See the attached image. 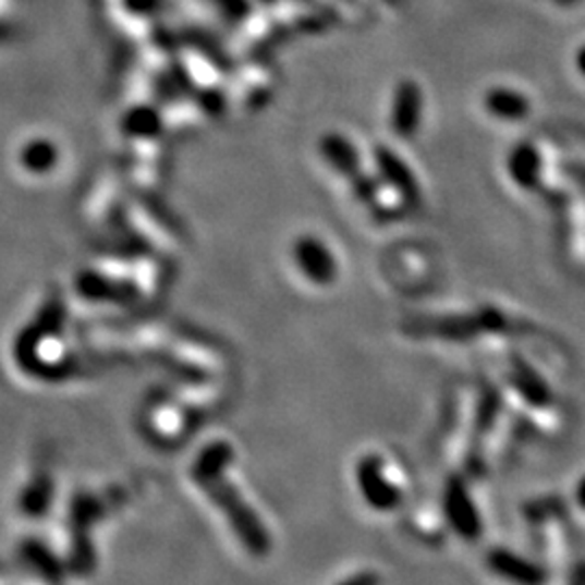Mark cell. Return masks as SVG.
<instances>
[{
	"label": "cell",
	"mask_w": 585,
	"mask_h": 585,
	"mask_svg": "<svg viewBox=\"0 0 585 585\" xmlns=\"http://www.w3.org/2000/svg\"><path fill=\"white\" fill-rule=\"evenodd\" d=\"M527 525L534 529L540 551L545 553L547 566L558 569L564 575L582 558L575 556L573 525L569 519V508L560 497H540L527 501L523 508Z\"/></svg>",
	"instance_id": "obj_3"
},
{
	"label": "cell",
	"mask_w": 585,
	"mask_h": 585,
	"mask_svg": "<svg viewBox=\"0 0 585 585\" xmlns=\"http://www.w3.org/2000/svg\"><path fill=\"white\" fill-rule=\"evenodd\" d=\"M208 2L215 7V11L226 22H232V24L243 22L249 15V11H252L249 0H208Z\"/></svg>",
	"instance_id": "obj_17"
},
{
	"label": "cell",
	"mask_w": 585,
	"mask_h": 585,
	"mask_svg": "<svg viewBox=\"0 0 585 585\" xmlns=\"http://www.w3.org/2000/svg\"><path fill=\"white\" fill-rule=\"evenodd\" d=\"M356 484L365 503L376 512H394L405 501V492L392 475L389 462L378 453L361 458L356 466Z\"/></svg>",
	"instance_id": "obj_6"
},
{
	"label": "cell",
	"mask_w": 585,
	"mask_h": 585,
	"mask_svg": "<svg viewBox=\"0 0 585 585\" xmlns=\"http://www.w3.org/2000/svg\"><path fill=\"white\" fill-rule=\"evenodd\" d=\"M374 161L385 185L405 206H416L421 202V187H418L416 176L394 150H390L387 146H378L374 150Z\"/></svg>",
	"instance_id": "obj_11"
},
{
	"label": "cell",
	"mask_w": 585,
	"mask_h": 585,
	"mask_svg": "<svg viewBox=\"0 0 585 585\" xmlns=\"http://www.w3.org/2000/svg\"><path fill=\"white\" fill-rule=\"evenodd\" d=\"M232 460L234 449L230 442L210 440L202 447V451H197L192 464V477L195 486L202 488L210 499V503L221 510L247 553L254 558H265L271 549V538L254 508H249L239 488L230 484L228 468Z\"/></svg>",
	"instance_id": "obj_1"
},
{
	"label": "cell",
	"mask_w": 585,
	"mask_h": 585,
	"mask_svg": "<svg viewBox=\"0 0 585 585\" xmlns=\"http://www.w3.org/2000/svg\"><path fill=\"white\" fill-rule=\"evenodd\" d=\"M505 170L516 190L525 194L540 195L547 199L556 190L549 179L547 155L532 142H523L514 150H510Z\"/></svg>",
	"instance_id": "obj_7"
},
{
	"label": "cell",
	"mask_w": 585,
	"mask_h": 585,
	"mask_svg": "<svg viewBox=\"0 0 585 585\" xmlns=\"http://www.w3.org/2000/svg\"><path fill=\"white\" fill-rule=\"evenodd\" d=\"M486 562L492 573L514 584L538 585L549 580V566L536 564L508 549H492Z\"/></svg>",
	"instance_id": "obj_12"
},
{
	"label": "cell",
	"mask_w": 585,
	"mask_h": 585,
	"mask_svg": "<svg viewBox=\"0 0 585 585\" xmlns=\"http://www.w3.org/2000/svg\"><path fill=\"white\" fill-rule=\"evenodd\" d=\"M442 514H444L442 519L447 521V525L460 538L468 543H475L482 538V532H484L482 514L466 488L464 477L455 475L447 482L444 495H442Z\"/></svg>",
	"instance_id": "obj_8"
},
{
	"label": "cell",
	"mask_w": 585,
	"mask_h": 585,
	"mask_svg": "<svg viewBox=\"0 0 585 585\" xmlns=\"http://www.w3.org/2000/svg\"><path fill=\"white\" fill-rule=\"evenodd\" d=\"M122 133L131 139H155L163 133V115L153 105H135L122 115Z\"/></svg>",
	"instance_id": "obj_15"
},
{
	"label": "cell",
	"mask_w": 585,
	"mask_h": 585,
	"mask_svg": "<svg viewBox=\"0 0 585 585\" xmlns=\"http://www.w3.org/2000/svg\"><path fill=\"white\" fill-rule=\"evenodd\" d=\"M319 153L326 159V163L337 174H341L345 179H350L358 170H363L358 148L345 135H341V133H328V135H324L321 142H319Z\"/></svg>",
	"instance_id": "obj_13"
},
{
	"label": "cell",
	"mask_w": 585,
	"mask_h": 585,
	"mask_svg": "<svg viewBox=\"0 0 585 585\" xmlns=\"http://www.w3.org/2000/svg\"><path fill=\"white\" fill-rule=\"evenodd\" d=\"M505 382L516 403L529 416V423L540 431L558 434L566 427V407L553 385L519 352L505 363Z\"/></svg>",
	"instance_id": "obj_2"
},
{
	"label": "cell",
	"mask_w": 585,
	"mask_h": 585,
	"mask_svg": "<svg viewBox=\"0 0 585 585\" xmlns=\"http://www.w3.org/2000/svg\"><path fill=\"white\" fill-rule=\"evenodd\" d=\"M558 215L566 256L580 269H585V174H569L564 187H556L547 197Z\"/></svg>",
	"instance_id": "obj_5"
},
{
	"label": "cell",
	"mask_w": 585,
	"mask_h": 585,
	"mask_svg": "<svg viewBox=\"0 0 585 585\" xmlns=\"http://www.w3.org/2000/svg\"><path fill=\"white\" fill-rule=\"evenodd\" d=\"M293 260L302 276L317 287H330L339 278V263L319 236H300L293 243Z\"/></svg>",
	"instance_id": "obj_9"
},
{
	"label": "cell",
	"mask_w": 585,
	"mask_h": 585,
	"mask_svg": "<svg viewBox=\"0 0 585 585\" xmlns=\"http://www.w3.org/2000/svg\"><path fill=\"white\" fill-rule=\"evenodd\" d=\"M17 159H20V166L24 168V172L41 176V174L52 172V168L59 163V150L50 139L37 137V139L26 142L20 148Z\"/></svg>",
	"instance_id": "obj_16"
},
{
	"label": "cell",
	"mask_w": 585,
	"mask_h": 585,
	"mask_svg": "<svg viewBox=\"0 0 585 585\" xmlns=\"http://www.w3.org/2000/svg\"><path fill=\"white\" fill-rule=\"evenodd\" d=\"M199 105H202V109H204V111H208V113L217 115V113H221V111H223V107H226V98H223V94H221V92L206 89V92L199 96Z\"/></svg>",
	"instance_id": "obj_19"
},
{
	"label": "cell",
	"mask_w": 585,
	"mask_h": 585,
	"mask_svg": "<svg viewBox=\"0 0 585 585\" xmlns=\"http://www.w3.org/2000/svg\"><path fill=\"white\" fill-rule=\"evenodd\" d=\"M423 120V92L416 81L403 78L392 94L390 129L399 139H412Z\"/></svg>",
	"instance_id": "obj_10"
},
{
	"label": "cell",
	"mask_w": 585,
	"mask_h": 585,
	"mask_svg": "<svg viewBox=\"0 0 585 585\" xmlns=\"http://www.w3.org/2000/svg\"><path fill=\"white\" fill-rule=\"evenodd\" d=\"M484 109L501 122H521L529 113V100L510 87H492L484 96Z\"/></svg>",
	"instance_id": "obj_14"
},
{
	"label": "cell",
	"mask_w": 585,
	"mask_h": 585,
	"mask_svg": "<svg viewBox=\"0 0 585 585\" xmlns=\"http://www.w3.org/2000/svg\"><path fill=\"white\" fill-rule=\"evenodd\" d=\"M412 334L438 337L444 341H471L479 337H514L529 332L527 324L516 321L512 315L486 306L466 315H447V317H427L418 319L407 328Z\"/></svg>",
	"instance_id": "obj_4"
},
{
	"label": "cell",
	"mask_w": 585,
	"mask_h": 585,
	"mask_svg": "<svg viewBox=\"0 0 585 585\" xmlns=\"http://www.w3.org/2000/svg\"><path fill=\"white\" fill-rule=\"evenodd\" d=\"M166 0H122V7L129 15L135 17H153L163 9Z\"/></svg>",
	"instance_id": "obj_18"
},
{
	"label": "cell",
	"mask_w": 585,
	"mask_h": 585,
	"mask_svg": "<svg viewBox=\"0 0 585 585\" xmlns=\"http://www.w3.org/2000/svg\"><path fill=\"white\" fill-rule=\"evenodd\" d=\"M573 508L585 516V473H582L573 486Z\"/></svg>",
	"instance_id": "obj_20"
}]
</instances>
